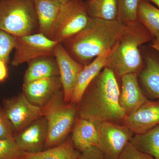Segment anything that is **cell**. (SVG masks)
Masks as SVG:
<instances>
[{
    "label": "cell",
    "instance_id": "obj_5",
    "mask_svg": "<svg viewBox=\"0 0 159 159\" xmlns=\"http://www.w3.org/2000/svg\"><path fill=\"white\" fill-rule=\"evenodd\" d=\"M0 30L15 37L38 33L34 0H0Z\"/></svg>",
    "mask_w": 159,
    "mask_h": 159
},
{
    "label": "cell",
    "instance_id": "obj_33",
    "mask_svg": "<svg viewBox=\"0 0 159 159\" xmlns=\"http://www.w3.org/2000/svg\"><path fill=\"white\" fill-rule=\"evenodd\" d=\"M54 1H57V2H59L61 4H63V3L66 2L70 0H54Z\"/></svg>",
    "mask_w": 159,
    "mask_h": 159
},
{
    "label": "cell",
    "instance_id": "obj_20",
    "mask_svg": "<svg viewBox=\"0 0 159 159\" xmlns=\"http://www.w3.org/2000/svg\"><path fill=\"white\" fill-rule=\"evenodd\" d=\"M130 142L142 152L159 159V125L143 133L135 134Z\"/></svg>",
    "mask_w": 159,
    "mask_h": 159
},
{
    "label": "cell",
    "instance_id": "obj_2",
    "mask_svg": "<svg viewBox=\"0 0 159 159\" xmlns=\"http://www.w3.org/2000/svg\"><path fill=\"white\" fill-rule=\"evenodd\" d=\"M125 27L118 19L108 20L90 17L83 29L62 44L74 60L87 65L94 58L111 50Z\"/></svg>",
    "mask_w": 159,
    "mask_h": 159
},
{
    "label": "cell",
    "instance_id": "obj_30",
    "mask_svg": "<svg viewBox=\"0 0 159 159\" xmlns=\"http://www.w3.org/2000/svg\"><path fill=\"white\" fill-rule=\"evenodd\" d=\"M7 64L3 61L0 60V82L5 81L8 76Z\"/></svg>",
    "mask_w": 159,
    "mask_h": 159
},
{
    "label": "cell",
    "instance_id": "obj_18",
    "mask_svg": "<svg viewBox=\"0 0 159 159\" xmlns=\"http://www.w3.org/2000/svg\"><path fill=\"white\" fill-rule=\"evenodd\" d=\"M24 74V82L36 80L59 77V69L54 57H39L29 62Z\"/></svg>",
    "mask_w": 159,
    "mask_h": 159
},
{
    "label": "cell",
    "instance_id": "obj_25",
    "mask_svg": "<svg viewBox=\"0 0 159 159\" xmlns=\"http://www.w3.org/2000/svg\"><path fill=\"white\" fill-rule=\"evenodd\" d=\"M24 153L14 139H0V159H21Z\"/></svg>",
    "mask_w": 159,
    "mask_h": 159
},
{
    "label": "cell",
    "instance_id": "obj_10",
    "mask_svg": "<svg viewBox=\"0 0 159 159\" xmlns=\"http://www.w3.org/2000/svg\"><path fill=\"white\" fill-rule=\"evenodd\" d=\"M54 57L59 69L65 101L70 102L77 78L85 65L77 62L71 57L61 43H58L55 47Z\"/></svg>",
    "mask_w": 159,
    "mask_h": 159
},
{
    "label": "cell",
    "instance_id": "obj_23",
    "mask_svg": "<svg viewBox=\"0 0 159 159\" xmlns=\"http://www.w3.org/2000/svg\"><path fill=\"white\" fill-rule=\"evenodd\" d=\"M138 20L150 32H159V9L145 0H140L137 11Z\"/></svg>",
    "mask_w": 159,
    "mask_h": 159
},
{
    "label": "cell",
    "instance_id": "obj_29",
    "mask_svg": "<svg viewBox=\"0 0 159 159\" xmlns=\"http://www.w3.org/2000/svg\"><path fill=\"white\" fill-rule=\"evenodd\" d=\"M78 159H104L98 147L92 146L80 152Z\"/></svg>",
    "mask_w": 159,
    "mask_h": 159
},
{
    "label": "cell",
    "instance_id": "obj_12",
    "mask_svg": "<svg viewBox=\"0 0 159 159\" xmlns=\"http://www.w3.org/2000/svg\"><path fill=\"white\" fill-rule=\"evenodd\" d=\"M122 123L134 134L143 133L159 125V101L148 100L134 112L125 116Z\"/></svg>",
    "mask_w": 159,
    "mask_h": 159
},
{
    "label": "cell",
    "instance_id": "obj_16",
    "mask_svg": "<svg viewBox=\"0 0 159 159\" xmlns=\"http://www.w3.org/2000/svg\"><path fill=\"white\" fill-rule=\"evenodd\" d=\"M39 23V33L51 39L61 4L54 0H34Z\"/></svg>",
    "mask_w": 159,
    "mask_h": 159
},
{
    "label": "cell",
    "instance_id": "obj_14",
    "mask_svg": "<svg viewBox=\"0 0 159 159\" xmlns=\"http://www.w3.org/2000/svg\"><path fill=\"white\" fill-rule=\"evenodd\" d=\"M138 74H126L121 78L119 103L126 116L134 112L148 100L139 86Z\"/></svg>",
    "mask_w": 159,
    "mask_h": 159
},
{
    "label": "cell",
    "instance_id": "obj_31",
    "mask_svg": "<svg viewBox=\"0 0 159 159\" xmlns=\"http://www.w3.org/2000/svg\"><path fill=\"white\" fill-rule=\"evenodd\" d=\"M152 36L154 38L152 42V47L155 50L159 52V32L155 31L151 34Z\"/></svg>",
    "mask_w": 159,
    "mask_h": 159
},
{
    "label": "cell",
    "instance_id": "obj_7",
    "mask_svg": "<svg viewBox=\"0 0 159 159\" xmlns=\"http://www.w3.org/2000/svg\"><path fill=\"white\" fill-rule=\"evenodd\" d=\"M98 133L97 147L104 159H118L134 133L123 125L110 122L95 124Z\"/></svg>",
    "mask_w": 159,
    "mask_h": 159
},
{
    "label": "cell",
    "instance_id": "obj_8",
    "mask_svg": "<svg viewBox=\"0 0 159 159\" xmlns=\"http://www.w3.org/2000/svg\"><path fill=\"white\" fill-rule=\"evenodd\" d=\"M15 38V52L11 62L15 67L39 57H54V49L58 43L39 32Z\"/></svg>",
    "mask_w": 159,
    "mask_h": 159
},
{
    "label": "cell",
    "instance_id": "obj_24",
    "mask_svg": "<svg viewBox=\"0 0 159 159\" xmlns=\"http://www.w3.org/2000/svg\"><path fill=\"white\" fill-rule=\"evenodd\" d=\"M140 0H118L117 19L124 25L138 20L137 11Z\"/></svg>",
    "mask_w": 159,
    "mask_h": 159
},
{
    "label": "cell",
    "instance_id": "obj_19",
    "mask_svg": "<svg viewBox=\"0 0 159 159\" xmlns=\"http://www.w3.org/2000/svg\"><path fill=\"white\" fill-rule=\"evenodd\" d=\"M80 152L74 147L71 138L60 145L35 153L25 152L21 159H78Z\"/></svg>",
    "mask_w": 159,
    "mask_h": 159
},
{
    "label": "cell",
    "instance_id": "obj_26",
    "mask_svg": "<svg viewBox=\"0 0 159 159\" xmlns=\"http://www.w3.org/2000/svg\"><path fill=\"white\" fill-rule=\"evenodd\" d=\"M16 38L6 31L0 30V60L8 64L11 51L14 49Z\"/></svg>",
    "mask_w": 159,
    "mask_h": 159
},
{
    "label": "cell",
    "instance_id": "obj_28",
    "mask_svg": "<svg viewBox=\"0 0 159 159\" xmlns=\"http://www.w3.org/2000/svg\"><path fill=\"white\" fill-rule=\"evenodd\" d=\"M14 133L10 122L6 116L3 108L0 107V139H14Z\"/></svg>",
    "mask_w": 159,
    "mask_h": 159
},
{
    "label": "cell",
    "instance_id": "obj_1",
    "mask_svg": "<svg viewBox=\"0 0 159 159\" xmlns=\"http://www.w3.org/2000/svg\"><path fill=\"white\" fill-rule=\"evenodd\" d=\"M120 93L116 76L104 67L92 80L77 104V117L95 124L122 122L126 115L119 105Z\"/></svg>",
    "mask_w": 159,
    "mask_h": 159
},
{
    "label": "cell",
    "instance_id": "obj_3",
    "mask_svg": "<svg viewBox=\"0 0 159 159\" xmlns=\"http://www.w3.org/2000/svg\"><path fill=\"white\" fill-rule=\"evenodd\" d=\"M152 36L139 20L125 25L121 36L108 54L105 67L116 77L138 74L142 70L143 61L139 48Z\"/></svg>",
    "mask_w": 159,
    "mask_h": 159
},
{
    "label": "cell",
    "instance_id": "obj_9",
    "mask_svg": "<svg viewBox=\"0 0 159 159\" xmlns=\"http://www.w3.org/2000/svg\"><path fill=\"white\" fill-rule=\"evenodd\" d=\"M2 108L14 134L42 116L41 107L32 104L23 93L4 99Z\"/></svg>",
    "mask_w": 159,
    "mask_h": 159
},
{
    "label": "cell",
    "instance_id": "obj_6",
    "mask_svg": "<svg viewBox=\"0 0 159 159\" xmlns=\"http://www.w3.org/2000/svg\"><path fill=\"white\" fill-rule=\"evenodd\" d=\"M86 2L70 0L61 4L51 39L62 43L79 32L89 20Z\"/></svg>",
    "mask_w": 159,
    "mask_h": 159
},
{
    "label": "cell",
    "instance_id": "obj_21",
    "mask_svg": "<svg viewBox=\"0 0 159 159\" xmlns=\"http://www.w3.org/2000/svg\"><path fill=\"white\" fill-rule=\"evenodd\" d=\"M140 81L152 97L159 99V62L152 57L146 60V66L139 74Z\"/></svg>",
    "mask_w": 159,
    "mask_h": 159
},
{
    "label": "cell",
    "instance_id": "obj_11",
    "mask_svg": "<svg viewBox=\"0 0 159 159\" xmlns=\"http://www.w3.org/2000/svg\"><path fill=\"white\" fill-rule=\"evenodd\" d=\"M48 134V122L41 116L15 134L14 140L23 151L35 153L44 149Z\"/></svg>",
    "mask_w": 159,
    "mask_h": 159
},
{
    "label": "cell",
    "instance_id": "obj_4",
    "mask_svg": "<svg viewBox=\"0 0 159 159\" xmlns=\"http://www.w3.org/2000/svg\"><path fill=\"white\" fill-rule=\"evenodd\" d=\"M77 104L65 101L62 89L41 107V115L48 125L44 150L60 145L68 139L77 118Z\"/></svg>",
    "mask_w": 159,
    "mask_h": 159
},
{
    "label": "cell",
    "instance_id": "obj_27",
    "mask_svg": "<svg viewBox=\"0 0 159 159\" xmlns=\"http://www.w3.org/2000/svg\"><path fill=\"white\" fill-rule=\"evenodd\" d=\"M118 159H155L148 154L136 148L130 142H128L122 150Z\"/></svg>",
    "mask_w": 159,
    "mask_h": 159
},
{
    "label": "cell",
    "instance_id": "obj_32",
    "mask_svg": "<svg viewBox=\"0 0 159 159\" xmlns=\"http://www.w3.org/2000/svg\"><path fill=\"white\" fill-rule=\"evenodd\" d=\"M148 1H150L152 2L155 4L159 8V0H148Z\"/></svg>",
    "mask_w": 159,
    "mask_h": 159
},
{
    "label": "cell",
    "instance_id": "obj_17",
    "mask_svg": "<svg viewBox=\"0 0 159 159\" xmlns=\"http://www.w3.org/2000/svg\"><path fill=\"white\" fill-rule=\"evenodd\" d=\"M72 132V142L80 152L92 146L97 147L98 133L93 122L77 117Z\"/></svg>",
    "mask_w": 159,
    "mask_h": 159
},
{
    "label": "cell",
    "instance_id": "obj_15",
    "mask_svg": "<svg viewBox=\"0 0 159 159\" xmlns=\"http://www.w3.org/2000/svg\"><path fill=\"white\" fill-rule=\"evenodd\" d=\"M111 51V50L99 55L90 63L84 66L75 84L71 102L77 104L79 103L92 80L105 67L107 58Z\"/></svg>",
    "mask_w": 159,
    "mask_h": 159
},
{
    "label": "cell",
    "instance_id": "obj_13",
    "mask_svg": "<svg viewBox=\"0 0 159 159\" xmlns=\"http://www.w3.org/2000/svg\"><path fill=\"white\" fill-rule=\"evenodd\" d=\"M62 89L59 77H48L24 82L23 93L32 104L42 107Z\"/></svg>",
    "mask_w": 159,
    "mask_h": 159
},
{
    "label": "cell",
    "instance_id": "obj_22",
    "mask_svg": "<svg viewBox=\"0 0 159 159\" xmlns=\"http://www.w3.org/2000/svg\"><path fill=\"white\" fill-rule=\"evenodd\" d=\"M86 2L90 17L108 20L117 19L118 0H88Z\"/></svg>",
    "mask_w": 159,
    "mask_h": 159
}]
</instances>
